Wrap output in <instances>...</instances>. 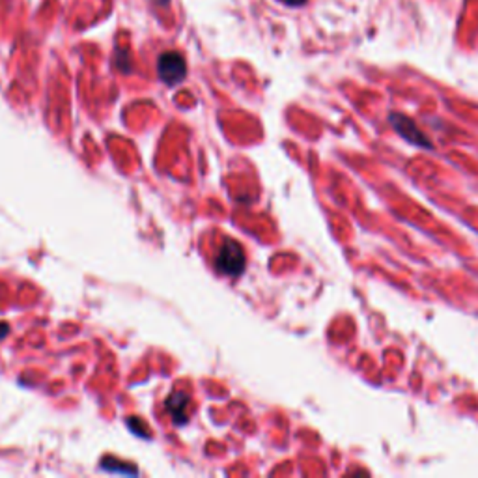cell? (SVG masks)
<instances>
[{
	"mask_svg": "<svg viewBox=\"0 0 478 478\" xmlns=\"http://www.w3.org/2000/svg\"><path fill=\"white\" fill-rule=\"evenodd\" d=\"M247 258L236 239H226L215 253V269L225 277H239L245 271Z\"/></svg>",
	"mask_w": 478,
	"mask_h": 478,
	"instance_id": "6da1fadb",
	"label": "cell"
},
{
	"mask_svg": "<svg viewBox=\"0 0 478 478\" xmlns=\"http://www.w3.org/2000/svg\"><path fill=\"white\" fill-rule=\"evenodd\" d=\"M389 124L392 126V129L405 140L409 142L411 146L424 148V150H432L433 142L424 133L422 129L413 122L409 116H405L402 113H391L389 114Z\"/></svg>",
	"mask_w": 478,
	"mask_h": 478,
	"instance_id": "7a4b0ae2",
	"label": "cell"
},
{
	"mask_svg": "<svg viewBox=\"0 0 478 478\" xmlns=\"http://www.w3.org/2000/svg\"><path fill=\"white\" fill-rule=\"evenodd\" d=\"M157 75L168 87L179 84L187 75L185 58L179 53H174V51L163 53L157 60Z\"/></svg>",
	"mask_w": 478,
	"mask_h": 478,
	"instance_id": "3957f363",
	"label": "cell"
},
{
	"mask_svg": "<svg viewBox=\"0 0 478 478\" xmlns=\"http://www.w3.org/2000/svg\"><path fill=\"white\" fill-rule=\"evenodd\" d=\"M187 404H189V396L183 391L172 392L166 398V409H168L176 424H185L187 422V418H189L187 417Z\"/></svg>",
	"mask_w": 478,
	"mask_h": 478,
	"instance_id": "277c9868",
	"label": "cell"
},
{
	"mask_svg": "<svg viewBox=\"0 0 478 478\" xmlns=\"http://www.w3.org/2000/svg\"><path fill=\"white\" fill-rule=\"evenodd\" d=\"M282 2H286L288 6H301V4H305L306 0H282Z\"/></svg>",
	"mask_w": 478,
	"mask_h": 478,
	"instance_id": "5b68a950",
	"label": "cell"
}]
</instances>
